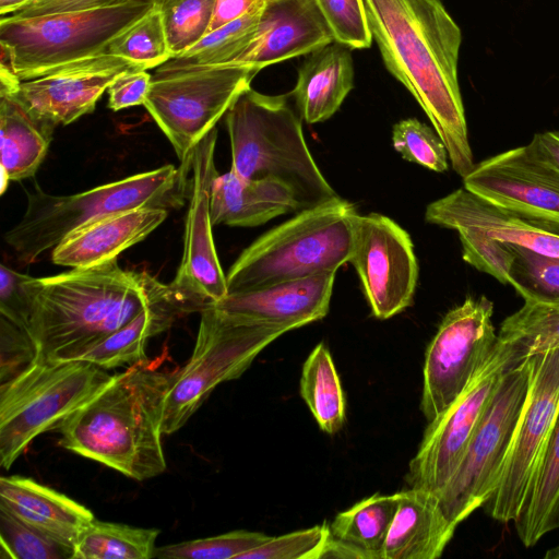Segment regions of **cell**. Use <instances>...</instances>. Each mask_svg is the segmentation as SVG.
Listing matches in <instances>:
<instances>
[{"instance_id": "c3c4849f", "label": "cell", "mask_w": 559, "mask_h": 559, "mask_svg": "<svg viewBox=\"0 0 559 559\" xmlns=\"http://www.w3.org/2000/svg\"><path fill=\"white\" fill-rule=\"evenodd\" d=\"M528 144L543 159L559 170V131L537 133Z\"/></svg>"}, {"instance_id": "d6986e66", "label": "cell", "mask_w": 559, "mask_h": 559, "mask_svg": "<svg viewBox=\"0 0 559 559\" xmlns=\"http://www.w3.org/2000/svg\"><path fill=\"white\" fill-rule=\"evenodd\" d=\"M333 41V32L316 0H265L253 40L230 64L260 71Z\"/></svg>"}, {"instance_id": "816d5d0a", "label": "cell", "mask_w": 559, "mask_h": 559, "mask_svg": "<svg viewBox=\"0 0 559 559\" xmlns=\"http://www.w3.org/2000/svg\"><path fill=\"white\" fill-rule=\"evenodd\" d=\"M545 559H559V546L548 549L544 556Z\"/></svg>"}, {"instance_id": "603a6c76", "label": "cell", "mask_w": 559, "mask_h": 559, "mask_svg": "<svg viewBox=\"0 0 559 559\" xmlns=\"http://www.w3.org/2000/svg\"><path fill=\"white\" fill-rule=\"evenodd\" d=\"M0 508L72 551L82 533L95 520L83 504L19 475L0 478Z\"/></svg>"}, {"instance_id": "74e56055", "label": "cell", "mask_w": 559, "mask_h": 559, "mask_svg": "<svg viewBox=\"0 0 559 559\" xmlns=\"http://www.w3.org/2000/svg\"><path fill=\"white\" fill-rule=\"evenodd\" d=\"M271 536L245 530L156 547L153 558L237 559L239 555L266 542Z\"/></svg>"}, {"instance_id": "484cf974", "label": "cell", "mask_w": 559, "mask_h": 559, "mask_svg": "<svg viewBox=\"0 0 559 559\" xmlns=\"http://www.w3.org/2000/svg\"><path fill=\"white\" fill-rule=\"evenodd\" d=\"M298 211L300 207L293 193L280 181L246 179L230 169L213 182V226L253 227Z\"/></svg>"}, {"instance_id": "4dcf8cb0", "label": "cell", "mask_w": 559, "mask_h": 559, "mask_svg": "<svg viewBox=\"0 0 559 559\" xmlns=\"http://www.w3.org/2000/svg\"><path fill=\"white\" fill-rule=\"evenodd\" d=\"M399 506V492L373 495L336 514L330 524L332 536L381 559L384 543Z\"/></svg>"}, {"instance_id": "f1b7e54d", "label": "cell", "mask_w": 559, "mask_h": 559, "mask_svg": "<svg viewBox=\"0 0 559 559\" xmlns=\"http://www.w3.org/2000/svg\"><path fill=\"white\" fill-rule=\"evenodd\" d=\"M526 547L559 528V408L548 436L532 490L514 520Z\"/></svg>"}, {"instance_id": "1f68e13d", "label": "cell", "mask_w": 559, "mask_h": 559, "mask_svg": "<svg viewBox=\"0 0 559 559\" xmlns=\"http://www.w3.org/2000/svg\"><path fill=\"white\" fill-rule=\"evenodd\" d=\"M264 4L265 0H262L240 19L206 34L182 55L159 67L176 69L230 64L253 40Z\"/></svg>"}, {"instance_id": "d6a6232c", "label": "cell", "mask_w": 559, "mask_h": 559, "mask_svg": "<svg viewBox=\"0 0 559 559\" xmlns=\"http://www.w3.org/2000/svg\"><path fill=\"white\" fill-rule=\"evenodd\" d=\"M158 535L157 528L95 519L76 542L72 559H150Z\"/></svg>"}, {"instance_id": "8fae6325", "label": "cell", "mask_w": 559, "mask_h": 559, "mask_svg": "<svg viewBox=\"0 0 559 559\" xmlns=\"http://www.w3.org/2000/svg\"><path fill=\"white\" fill-rule=\"evenodd\" d=\"M532 377V356L503 374L465 453L437 495L447 520L457 526L491 498L501 478Z\"/></svg>"}, {"instance_id": "d4e9b609", "label": "cell", "mask_w": 559, "mask_h": 559, "mask_svg": "<svg viewBox=\"0 0 559 559\" xmlns=\"http://www.w3.org/2000/svg\"><path fill=\"white\" fill-rule=\"evenodd\" d=\"M455 528L441 511L435 493L416 488L400 491L381 559H437Z\"/></svg>"}, {"instance_id": "d590c367", "label": "cell", "mask_w": 559, "mask_h": 559, "mask_svg": "<svg viewBox=\"0 0 559 559\" xmlns=\"http://www.w3.org/2000/svg\"><path fill=\"white\" fill-rule=\"evenodd\" d=\"M512 246V245H511ZM509 285L530 301L559 304V257L512 246Z\"/></svg>"}, {"instance_id": "52a82bcc", "label": "cell", "mask_w": 559, "mask_h": 559, "mask_svg": "<svg viewBox=\"0 0 559 559\" xmlns=\"http://www.w3.org/2000/svg\"><path fill=\"white\" fill-rule=\"evenodd\" d=\"M159 0L124 3L34 17L0 19V49L20 81L107 53L110 43L153 10Z\"/></svg>"}, {"instance_id": "e575fe53", "label": "cell", "mask_w": 559, "mask_h": 559, "mask_svg": "<svg viewBox=\"0 0 559 559\" xmlns=\"http://www.w3.org/2000/svg\"><path fill=\"white\" fill-rule=\"evenodd\" d=\"M107 52L123 57L144 70L157 68L171 59L158 4L118 35Z\"/></svg>"}, {"instance_id": "f546056e", "label": "cell", "mask_w": 559, "mask_h": 559, "mask_svg": "<svg viewBox=\"0 0 559 559\" xmlns=\"http://www.w3.org/2000/svg\"><path fill=\"white\" fill-rule=\"evenodd\" d=\"M300 395L326 433H335L345 421V399L330 350L318 344L304 364Z\"/></svg>"}, {"instance_id": "681fc988", "label": "cell", "mask_w": 559, "mask_h": 559, "mask_svg": "<svg viewBox=\"0 0 559 559\" xmlns=\"http://www.w3.org/2000/svg\"><path fill=\"white\" fill-rule=\"evenodd\" d=\"M319 559H370L358 546L331 536L328 538Z\"/></svg>"}, {"instance_id": "3957f363", "label": "cell", "mask_w": 559, "mask_h": 559, "mask_svg": "<svg viewBox=\"0 0 559 559\" xmlns=\"http://www.w3.org/2000/svg\"><path fill=\"white\" fill-rule=\"evenodd\" d=\"M174 373L146 360L131 365L57 428L60 445L143 481L167 465L162 421Z\"/></svg>"}, {"instance_id": "83f0119b", "label": "cell", "mask_w": 559, "mask_h": 559, "mask_svg": "<svg viewBox=\"0 0 559 559\" xmlns=\"http://www.w3.org/2000/svg\"><path fill=\"white\" fill-rule=\"evenodd\" d=\"M15 91L0 90L1 193L10 181H20L35 175L56 129L36 117Z\"/></svg>"}, {"instance_id": "9c48e42d", "label": "cell", "mask_w": 559, "mask_h": 559, "mask_svg": "<svg viewBox=\"0 0 559 559\" xmlns=\"http://www.w3.org/2000/svg\"><path fill=\"white\" fill-rule=\"evenodd\" d=\"M193 352L174 373L166 396L163 435L178 431L221 383L239 378L287 326L227 313L211 302L200 312Z\"/></svg>"}, {"instance_id": "277c9868", "label": "cell", "mask_w": 559, "mask_h": 559, "mask_svg": "<svg viewBox=\"0 0 559 559\" xmlns=\"http://www.w3.org/2000/svg\"><path fill=\"white\" fill-rule=\"evenodd\" d=\"M225 122L230 169L238 176L282 182L300 210L337 195L310 153L301 118L286 95H265L249 87L230 106Z\"/></svg>"}, {"instance_id": "44dd1931", "label": "cell", "mask_w": 559, "mask_h": 559, "mask_svg": "<svg viewBox=\"0 0 559 559\" xmlns=\"http://www.w3.org/2000/svg\"><path fill=\"white\" fill-rule=\"evenodd\" d=\"M335 274L326 272L230 293L211 304L230 314L294 330L328 314Z\"/></svg>"}, {"instance_id": "ffe728a7", "label": "cell", "mask_w": 559, "mask_h": 559, "mask_svg": "<svg viewBox=\"0 0 559 559\" xmlns=\"http://www.w3.org/2000/svg\"><path fill=\"white\" fill-rule=\"evenodd\" d=\"M425 221L455 231L474 230L515 247L559 257V234L493 205L464 187L429 203Z\"/></svg>"}, {"instance_id": "f35d334b", "label": "cell", "mask_w": 559, "mask_h": 559, "mask_svg": "<svg viewBox=\"0 0 559 559\" xmlns=\"http://www.w3.org/2000/svg\"><path fill=\"white\" fill-rule=\"evenodd\" d=\"M392 143L401 156L436 173L449 168L448 150L436 130L416 118L396 122L392 129Z\"/></svg>"}, {"instance_id": "8d00e7d4", "label": "cell", "mask_w": 559, "mask_h": 559, "mask_svg": "<svg viewBox=\"0 0 559 559\" xmlns=\"http://www.w3.org/2000/svg\"><path fill=\"white\" fill-rule=\"evenodd\" d=\"M215 0H159L164 28L176 58L199 43L211 23Z\"/></svg>"}, {"instance_id": "60d3db41", "label": "cell", "mask_w": 559, "mask_h": 559, "mask_svg": "<svg viewBox=\"0 0 559 559\" xmlns=\"http://www.w3.org/2000/svg\"><path fill=\"white\" fill-rule=\"evenodd\" d=\"M331 536L330 524L270 537L261 545L238 556L237 559H319Z\"/></svg>"}, {"instance_id": "5b68a950", "label": "cell", "mask_w": 559, "mask_h": 559, "mask_svg": "<svg viewBox=\"0 0 559 559\" xmlns=\"http://www.w3.org/2000/svg\"><path fill=\"white\" fill-rule=\"evenodd\" d=\"M190 168L164 165L70 195H53L38 187L26 192V210L4 240L16 259L29 264L53 250L82 225L141 206L179 209L189 197Z\"/></svg>"}, {"instance_id": "4fadbf2b", "label": "cell", "mask_w": 559, "mask_h": 559, "mask_svg": "<svg viewBox=\"0 0 559 559\" xmlns=\"http://www.w3.org/2000/svg\"><path fill=\"white\" fill-rule=\"evenodd\" d=\"M492 314L491 300L467 297L442 319L425 356L420 406L428 423L459 397L492 354L498 341Z\"/></svg>"}, {"instance_id": "7c38bea8", "label": "cell", "mask_w": 559, "mask_h": 559, "mask_svg": "<svg viewBox=\"0 0 559 559\" xmlns=\"http://www.w3.org/2000/svg\"><path fill=\"white\" fill-rule=\"evenodd\" d=\"M524 359L512 345L498 338L492 354L465 390L442 414L428 423L418 451L408 465L406 483L409 488L427 490L436 496L444 488L503 374Z\"/></svg>"}, {"instance_id": "30bf717a", "label": "cell", "mask_w": 559, "mask_h": 559, "mask_svg": "<svg viewBox=\"0 0 559 559\" xmlns=\"http://www.w3.org/2000/svg\"><path fill=\"white\" fill-rule=\"evenodd\" d=\"M258 72L237 64L157 67L143 106L170 142L181 166L190 168L193 148L216 128Z\"/></svg>"}, {"instance_id": "bcb514c9", "label": "cell", "mask_w": 559, "mask_h": 559, "mask_svg": "<svg viewBox=\"0 0 559 559\" xmlns=\"http://www.w3.org/2000/svg\"><path fill=\"white\" fill-rule=\"evenodd\" d=\"M152 75L145 70H130L119 74L108 86V107L118 111L144 105Z\"/></svg>"}, {"instance_id": "4316f807", "label": "cell", "mask_w": 559, "mask_h": 559, "mask_svg": "<svg viewBox=\"0 0 559 559\" xmlns=\"http://www.w3.org/2000/svg\"><path fill=\"white\" fill-rule=\"evenodd\" d=\"M350 48L333 41L310 52L298 70L292 95L307 123L331 118L354 87Z\"/></svg>"}, {"instance_id": "6da1fadb", "label": "cell", "mask_w": 559, "mask_h": 559, "mask_svg": "<svg viewBox=\"0 0 559 559\" xmlns=\"http://www.w3.org/2000/svg\"><path fill=\"white\" fill-rule=\"evenodd\" d=\"M390 73L417 100L462 179L474 168L457 78L462 33L440 0H364Z\"/></svg>"}, {"instance_id": "2e32d148", "label": "cell", "mask_w": 559, "mask_h": 559, "mask_svg": "<svg viewBox=\"0 0 559 559\" xmlns=\"http://www.w3.org/2000/svg\"><path fill=\"white\" fill-rule=\"evenodd\" d=\"M463 187L485 201L559 234V170L530 144L476 164Z\"/></svg>"}, {"instance_id": "ab89813d", "label": "cell", "mask_w": 559, "mask_h": 559, "mask_svg": "<svg viewBox=\"0 0 559 559\" xmlns=\"http://www.w3.org/2000/svg\"><path fill=\"white\" fill-rule=\"evenodd\" d=\"M1 555L13 559H72L73 551L0 508Z\"/></svg>"}, {"instance_id": "ba28073f", "label": "cell", "mask_w": 559, "mask_h": 559, "mask_svg": "<svg viewBox=\"0 0 559 559\" xmlns=\"http://www.w3.org/2000/svg\"><path fill=\"white\" fill-rule=\"evenodd\" d=\"M111 378L106 369L87 361H56L37 354L0 384L1 467L9 469L34 438L57 429Z\"/></svg>"}, {"instance_id": "f907efd6", "label": "cell", "mask_w": 559, "mask_h": 559, "mask_svg": "<svg viewBox=\"0 0 559 559\" xmlns=\"http://www.w3.org/2000/svg\"><path fill=\"white\" fill-rule=\"evenodd\" d=\"M32 1L33 0H0V15H12L22 10Z\"/></svg>"}, {"instance_id": "9a60e30c", "label": "cell", "mask_w": 559, "mask_h": 559, "mask_svg": "<svg viewBox=\"0 0 559 559\" xmlns=\"http://www.w3.org/2000/svg\"><path fill=\"white\" fill-rule=\"evenodd\" d=\"M349 262L378 319H389L413 304L418 264L408 233L390 217L356 214Z\"/></svg>"}, {"instance_id": "7dc6e473", "label": "cell", "mask_w": 559, "mask_h": 559, "mask_svg": "<svg viewBox=\"0 0 559 559\" xmlns=\"http://www.w3.org/2000/svg\"><path fill=\"white\" fill-rule=\"evenodd\" d=\"M262 0H215L207 34L251 11Z\"/></svg>"}, {"instance_id": "5bb4252c", "label": "cell", "mask_w": 559, "mask_h": 559, "mask_svg": "<svg viewBox=\"0 0 559 559\" xmlns=\"http://www.w3.org/2000/svg\"><path fill=\"white\" fill-rule=\"evenodd\" d=\"M559 408V347L532 355V377L498 487L484 504L495 520L514 522L526 501Z\"/></svg>"}, {"instance_id": "b9f144b4", "label": "cell", "mask_w": 559, "mask_h": 559, "mask_svg": "<svg viewBox=\"0 0 559 559\" xmlns=\"http://www.w3.org/2000/svg\"><path fill=\"white\" fill-rule=\"evenodd\" d=\"M335 41L350 49L370 47V32L364 0H316Z\"/></svg>"}, {"instance_id": "e0dca14e", "label": "cell", "mask_w": 559, "mask_h": 559, "mask_svg": "<svg viewBox=\"0 0 559 559\" xmlns=\"http://www.w3.org/2000/svg\"><path fill=\"white\" fill-rule=\"evenodd\" d=\"M217 129L211 130L193 148L190 163L189 205L186 217L183 252L170 283L183 295L203 304L216 302L227 294L212 235L211 195L218 176L214 163Z\"/></svg>"}, {"instance_id": "7bdbcfd3", "label": "cell", "mask_w": 559, "mask_h": 559, "mask_svg": "<svg viewBox=\"0 0 559 559\" xmlns=\"http://www.w3.org/2000/svg\"><path fill=\"white\" fill-rule=\"evenodd\" d=\"M456 233L463 260L501 284L509 285V273L514 259L512 246L474 230L460 229Z\"/></svg>"}, {"instance_id": "8992f818", "label": "cell", "mask_w": 559, "mask_h": 559, "mask_svg": "<svg viewBox=\"0 0 559 559\" xmlns=\"http://www.w3.org/2000/svg\"><path fill=\"white\" fill-rule=\"evenodd\" d=\"M249 245L227 274L228 294L326 272L349 262L353 203L338 195L296 212Z\"/></svg>"}, {"instance_id": "836d02e7", "label": "cell", "mask_w": 559, "mask_h": 559, "mask_svg": "<svg viewBox=\"0 0 559 559\" xmlns=\"http://www.w3.org/2000/svg\"><path fill=\"white\" fill-rule=\"evenodd\" d=\"M498 338L525 358L559 347V304L524 300L518 311L503 320Z\"/></svg>"}, {"instance_id": "7402d4cb", "label": "cell", "mask_w": 559, "mask_h": 559, "mask_svg": "<svg viewBox=\"0 0 559 559\" xmlns=\"http://www.w3.org/2000/svg\"><path fill=\"white\" fill-rule=\"evenodd\" d=\"M168 211L141 206L82 225L51 250V260L71 269H86L115 260L156 229L168 216Z\"/></svg>"}, {"instance_id": "ac0fdd59", "label": "cell", "mask_w": 559, "mask_h": 559, "mask_svg": "<svg viewBox=\"0 0 559 559\" xmlns=\"http://www.w3.org/2000/svg\"><path fill=\"white\" fill-rule=\"evenodd\" d=\"M130 70L144 69L107 52L21 81L15 93L36 117L55 127L67 126L93 112L110 83Z\"/></svg>"}, {"instance_id": "7a4b0ae2", "label": "cell", "mask_w": 559, "mask_h": 559, "mask_svg": "<svg viewBox=\"0 0 559 559\" xmlns=\"http://www.w3.org/2000/svg\"><path fill=\"white\" fill-rule=\"evenodd\" d=\"M175 292L145 271L121 269L117 259L38 277L27 332L37 354L64 361Z\"/></svg>"}, {"instance_id": "ee69618b", "label": "cell", "mask_w": 559, "mask_h": 559, "mask_svg": "<svg viewBox=\"0 0 559 559\" xmlns=\"http://www.w3.org/2000/svg\"><path fill=\"white\" fill-rule=\"evenodd\" d=\"M38 277L0 265V316L28 331Z\"/></svg>"}, {"instance_id": "f6af8a7d", "label": "cell", "mask_w": 559, "mask_h": 559, "mask_svg": "<svg viewBox=\"0 0 559 559\" xmlns=\"http://www.w3.org/2000/svg\"><path fill=\"white\" fill-rule=\"evenodd\" d=\"M36 356L28 332L0 316V384L12 379Z\"/></svg>"}, {"instance_id": "cb8c5ba5", "label": "cell", "mask_w": 559, "mask_h": 559, "mask_svg": "<svg viewBox=\"0 0 559 559\" xmlns=\"http://www.w3.org/2000/svg\"><path fill=\"white\" fill-rule=\"evenodd\" d=\"M204 308L205 305L177 290L142 310L116 332L72 354L64 361H87L103 369L144 361L148 338L167 331L178 319L192 312H201Z\"/></svg>"}]
</instances>
